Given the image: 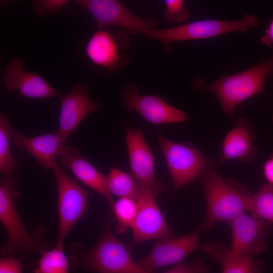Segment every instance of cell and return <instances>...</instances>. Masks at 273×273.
<instances>
[{"instance_id": "obj_1", "label": "cell", "mask_w": 273, "mask_h": 273, "mask_svg": "<svg viewBox=\"0 0 273 273\" xmlns=\"http://www.w3.org/2000/svg\"><path fill=\"white\" fill-rule=\"evenodd\" d=\"M268 76L273 77V55L245 70L211 82H206L203 76H199L192 80V85L196 91L215 95L223 112L231 117L237 105L265 91Z\"/></svg>"}, {"instance_id": "obj_2", "label": "cell", "mask_w": 273, "mask_h": 273, "mask_svg": "<svg viewBox=\"0 0 273 273\" xmlns=\"http://www.w3.org/2000/svg\"><path fill=\"white\" fill-rule=\"evenodd\" d=\"M69 257L73 269L97 273H150L130 256L123 243L112 232L109 221L94 247L85 251L80 244L74 243L70 247Z\"/></svg>"}, {"instance_id": "obj_3", "label": "cell", "mask_w": 273, "mask_h": 273, "mask_svg": "<svg viewBox=\"0 0 273 273\" xmlns=\"http://www.w3.org/2000/svg\"><path fill=\"white\" fill-rule=\"evenodd\" d=\"M204 190L206 218L202 224L207 231L218 222L229 223L245 212L250 194L242 185L226 180L217 172L209 171L200 177Z\"/></svg>"}, {"instance_id": "obj_4", "label": "cell", "mask_w": 273, "mask_h": 273, "mask_svg": "<svg viewBox=\"0 0 273 273\" xmlns=\"http://www.w3.org/2000/svg\"><path fill=\"white\" fill-rule=\"evenodd\" d=\"M259 23L256 15L247 13L238 19L201 20L166 29H147L142 34L161 42L164 51L169 53L172 43L207 39L234 32H245Z\"/></svg>"}, {"instance_id": "obj_5", "label": "cell", "mask_w": 273, "mask_h": 273, "mask_svg": "<svg viewBox=\"0 0 273 273\" xmlns=\"http://www.w3.org/2000/svg\"><path fill=\"white\" fill-rule=\"evenodd\" d=\"M17 178L14 175L2 176L0 182V220L8 234L7 243L1 254L8 255L16 251L28 250L41 254L48 248L39 238L30 234L23 224L14 204Z\"/></svg>"}, {"instance_id": "obj_6", "label": "cell", "mask_w": 273, "mask_h": 273, "mask_svg": "<svg viewBox=\"0 0 273 273\" xmlns=\"http://www.w3.org/2000/svg\"><path fill=\"white\" fill-rule=\"evenodd\" d=\"M156 138L176 189L194 181L211 170L212 163L199 150L175 143L161 134L157 133Z\"/></svg>"}, {"instance_id": "obj_7", "label": "cell", "mask_w": 273, "mask_h": 273, "mask_svg": "<svg viewBox=\"0 0 273 273\" xmlns=\"http://www.w3.org/2000/svg\"><path fill=\"white\" fill-rule=\"evenodd\" d=\"M52 169L58 191L59 229L57 244L64 245L66 236L88 210L89 192L71 178L57 162Z\"/></svg>"}, {"instance_id": "obj_8", "label": "cell", "mask_w": 273, "mask_h": 273, "mask_svg": "<svg viewBox=\"0 0 273 273\" xmlns=\"http://www.w3.org/2000/svg\"><path fill=\"white\" fill-rule=\"evenodd\" d=\"M75 3L94 16L99 29L114 26L134 35L157 26L155 19L139 17L117 0H76Z\"/></svg>"}, {"instance_id": "obj_9", "label": "cell", "mask_w": 273, "mask_h": 273, "mask_svg": "<svg viewBox=\"0 0 273 273\" xmlns=\"http://www.w3.org/2000/svg\"><path fill=\"white\" fill-rule=\"evenodd\" d=\"M125 127V141L131 173L138 186L148 190L156 198L166 192L168 187L155 175L154 156L143 131L127 125Z\"/></svg>"}, {"instance_id": "obj_10", "label": "cell", "mask_w": 273, "mask_h": 273, "mask_svg": "<svg viewBox=\"0 0 273 273\" xmlns=\"http://www.w3.org/2000/svg\"><path fill=\"white\" fill-rule=\"evenodd\" d=\"M120 98L129 111L138 112L146 120L155 125L181 122L189 119L185 112L166 103L159 95L140 94L136 84L133 82L124 85Z\"/></svg>"}, {"instance_id": "obj_11", "label": "cell", "mask_w": 273, "mask_h": 273, "mask_svg": "<svg viewBox=\"0 0 273 273\" xmlns=\"http://www.w3.org/2000/svg\"><path fill=\"white\" fill-rule=\"evenodd\" d=\"M200 228L187 236L159 239L151 252L137 262L150 273H156V268L181 263L191 252L202 249L199 241Z\"/></svg>"}, {"instance_id": "obj_12", "label": "cell", "mask_w": 273, "mask_h": 273, "mask_svg": "<svg viewBox=\"0 0 273 273\" xmlns=\"http://www.w3.org/2000/svg\"><path fill=\"white\" fill-rule=\"evenodd\" d=\"M228 223L232 233L230 252L233 255L252 257L266 250L269 222L244 212Z\"/></svg>"}, {"instance_id": "obj_13", "label": "cell", "mask_w": 273, "mask_h": 273, "mask_svg": "<svg viewBox=\"0 0 273 273\" xmlns=\"http://www.w3.org/2000/svg\"><path fill=\"white\" fill-rule=\"evenodd\" d=\"M136 200L137 214L132 226L131 244L135 245L144 241L173 237L156 201L148 190L139 186Z\"/></svg>"}, {"instance_id": "obj_14", "label": "cell", "mask_w": 273, "mask_h": 273, "mask_svg": "<svg viewBox=\"0 0 273 273\" xmlns=\"http://www.w3.org/2000/svg\"><path fill=\"white\" fill-rule=\"evenodd\" d=\"M126 34L121 31L112 34L104 29H99L86 44L85 52L88 58L95 64L109 71L124 70L128 60L120 51L128 47L129 41Z\"/></svg>"}, {"instance_id": "obj_15", "label": "cell", "mask_w": 273, "mask_h": 273, "mask_svg": "<svg viewBox=\"0 0 273 273\" xmlns=\"http://www.w3.org/2000/svg\"><path fill=\"white\" fill-rule=\"evenodd\" d=\"M88 92L87 83L79 81L61 100L57 133L65 142L81 121L100 107Z\"/></svg>"}, {"instance_id": "obj_16", "label": "cell", "mask_w": 273, "mask_h": 273, "mask_svg": "<svg viewBox=\"0 0 273 273\" xmlns=\"http://www.w3.org/2000/svg\"><path fill=\"white\" fill-rule=\"evenodd\" d=\"M2 78L9 90H17L25 97L47 99L61 96L41 75L25 70L24 61L19 57L8 63Z\"/></svg>"}, {"instance_id": "obj_17", "label": "cell", "mask_w": 273, "mask_h": 273, "mask_svg": "<svg viewBox=\"0 0 273 273\" xmlns=\"http://www.w3.org/2000/svg\"><path fill=\"white\" fill-rule=\"evenodd\" d=\"M11 138L17 147L30 153L46 169L53 168L56 156L61 155L66 146L57 132L28 138L13 128Z\"/></svg>"}, {"instance_id": "obj_18", "label": "cell", "mask_w": 273, "mask_h": 273, "mask_svg": "<svg viewBox=\"0 0 273 273\" xmlns=\"http://www.w3.org/2000/svg\"><path fill=\"white\" fill-rule=\"evenodd\" d=\"M61 161L80 181L101 194L112 206L113 195L108 189L106 176L82 156L78 148L66 146Z\"/></svg>"}, {"instance_id": "obj_19", "label": "cell", "mask_w": 273, "mask_h": 273, "mask_svg": "<svg viewBox=\"0 0 273 273\" xmlns=\"http://www.w3.org/2000/svg\"><path fill=\"white\" fill-rule=\"evenodd\" d=\"M247 123L245 119H238L235 126L226 134L222 143L224 160L239 159L249 162L255 157L257 150L253 143L254 135Z\"/></svg>"}, {"instance_id": "obj_20", "label": "cell", "mask_w": 273, "mask_h": 273, "mask_svg": "<svg viewBox=\"0 0 273 273\" xmlns=\"http://www.w3.org/2000/svg\"><path fill=\"white\" fill-rule=\"evenodd\" d=\"M202 250L209 259L217 262L221 267L222 273H262V261L251 256L233 255L230 249L221 243H206Z\"/></svg>"}, {"instance_id": "obj_21", "label": "cell", "mask_w": 273, "mask_h": 273, "mask_svg": "<svg viewBox=\"0 0 273 273\" xmlns=\"http://www.w3.org/2000/svg\"><path fill=\"white\" fill-rule=\"evenodd\" d=\"M13 128L4 113L0 114V171L3 176L14 175L19 163L11 154L10 138Z\"/></svg>"}, {"instance_id": "obj_22", "label": "cell", "mask_w": 273, "mask_h": 273, "mask_svg": "<svg viewBox=\"0 0 273 273\" xmlns=\"http://www.w3.org/2000/svg\"><path fill=\"white\" fill-rule=\"evenodd\" d=\"M246 210L255 217L273 223V188L263 185L257 192L251 194Z\"/></svg>"}, {"instance_id": "obj_23", "label": "cell", "mask_w": 273, "mask_h": 273, "mask_svg": "<svg viewBox=\"0 0 273 273\" xmlns=\"http://www.w3.org/2000/svg\"><path fill=\"white\" fill-rule=\"evenodd\" d=\"M106 180L112 195L130 198L136 201L139 188L132 175L112 167L106 176Z\"/></svg>"}, {"instance_id": "obj_24", "label": "cell", "mask_w": 273, "mask_h": 273, "mask_svg": "<svg viewBox=\"0 0 273 273\" xmlns=\"http://www.w3.org/2000/svg\"><path fill=\"white\" fill-rule=\"evenodd\" d=\"M64 245L57 244L55 248L44 251L37 262L33 273H69V262L64 250Z\"/></svg>"}, {"instance_id": "obj_25", "label": "cell", "mask_w": 273, "mask_h": 273, "mask_svg": "<svg viewBox=\"0 0 273 273\" xmlns=\"http://www.w3.org/2000/svg\"><path fill=\"white\" fill-rule=\"evenodd\" d=\"M117 224L116 231L119 234L132 228L138 212L136 201L130 198L121 197L112 206Z\"/></svg>"}, {"instance_id": "obj_26", "label": "cell", "mask_w": 273, "mask_h": 273, "mask_svg": "<svg viewBox=\"0 0 273 273\" xmlns=\"http://www.w3.org/2000/svg\"><path fill=\"white\" fill-rule=\"evenodd\" d=\"M163 18L170 23L182 24L189 18L190 13L183 0H165Z\"/></svg>"}, {"instance_id": "obj_27", "label": "cell", "mask_w": 273, "mask_h": 273, "mask_svg": "<svg viewBox=\"0 0 273 273\" xmlns=\"http://www.w3.org/2000/svg\"><path fill=\"white\" fill-rule=\"evenodd\" d=\"M69 2L67 0H34L31 1V4L35 15L41 17L59 11Z\"/></svg>"}, {"instance_id": "obj_28", "label": "cell", "mask_w": 273, "mask_h": 273, "mask_svg": "<svg viewBox=\"0 0 273 273\" xmlns=\"http://www.w3.org/2000/svg\"><path fill=\"white\" fill-rule=\"evenodd\" d=\"M163 273H209L207 266L200 259L193 262L179 263Z\"/></svg>"}, {"instance_id": "obj_29", "label": "cell", "mask_w": 273, "mask_h": 273, "mask_svg": "<svg viewBox=\"0 0 273 273\" xmlns=\"http://www.w3.org/2000/svg\"><path fill=\"white\" fill-rule=\"evenodd\" d=\"M21 261L13 256L1 258L0 273H22Z\"/></svg>"}, {"instance_id": "obj_30", "label": "cell", "mask_w": 273, "mask_h": 273, "mask_svg": "<svg viewBox=\"0 0 273 273\" xmlns=\"http://www.w3.org/2000/svg\"><path fill=\"white\" fill-rule=\"evenodd\" d=\"M262 170L265 180L264 185L273 188V152L263 164Z\"/></svg>"}, {"instance_id": "obj_31", "label": "cell", "mask_w": 273, "mask_h": 273, "mask_svg": "<svg viewBox=\"0 0 273 273\" xmlns=\"http://www.w3.org/2000/svg\"><path fill=\"white\" fill-rule=\"evenodd\" d=\"M260 42L267 47L273 46V19L270 22L268 28L265 29L264 34L261 37Z\"/></svg>"}, {"instance_id": "obj_32", "label": "cell", "mask_w": 273, "mask_h": 273, "mask_svg": "<svg viewBox=\"0 0 273 273\" xmlns=\"http://www.w3.org/2000/svg\"><path fill=\"white\" fill-rule=\"evenodd\" d=\"M272 119H273V116H272Z\"/></svg>"}]
</instances>
